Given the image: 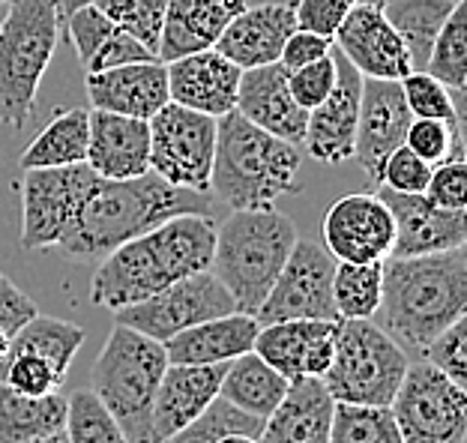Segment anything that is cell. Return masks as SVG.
<instances>
[{
    "instance_id": "50",
    "label": "cell",
    "mask_w": 467,
    "mask_h": 443,
    "mask_svg": "<svg viewBox=\"0 0 467 443\" xmlns=\"http://www.w3.org/2000/svg\"><path fill=\"white\" fill-rule=\"evenodd\" d=\"M36 314H39L36 303L30 300L6 273H0V330L6 335H16L21 326L30 318H36Z\"/></svg>"
},
{
    "instance_id": "44",
    "label": "cell",
    "mask_w": 467,
    "mask_h": 443,
    "mask_svg": "<svg viewBox=\"0 0 467 443\" xmlns=\"http://www.w3.org/2000/svg\"><path fill=\"white\" fill-rule=\"evenodd\" d=\"M63 21H67V36L72 42V48H76L78 63L84 69V67H88V60L99 51L102 42L114 34L111 18L105 15L97 4H88V6L76 9L72 15H67Z\"/></svg>"
},
{
    "instance_id": "17",
    "label": "cell",
    "mask_w": 467,
    "mask_h": 443,
    "mask_svg": "<svg viewBox=\"0 0 467 443\" xmlns=\"http://www.w3.org/2000/svg\"><path fill=\"white\" fill-rule=\"evenodd\" d=\"M413 114L405 102L399 81L387 78H363L359 93V118L354 139V160L366 171L371 183H380V171L392 150L405 144L408 126Z\"/></svg>"
},
{
    "instance_id": "14",
    "label": "cell",
    "mask_w": 467,
    "mask_h": 443,
    "mask_svg": "<svg viewBox=\"0 0 467 443\" xmlns=\"http://www.w3.org/2000/svg\"><path fill=\"white\" fill-rule=\"evenodd\" d=\"M321 237L324 249L336 261H387L396 240V222L389 207L371 189L338 198L321 219Z\"/></svg>"
},
{
    "instance_id": "55",
    "label": "cell",
    "mask_w": 467,
    "mask_h": 443,
    "mask_svg": "<svg viewBox=\"0 0 467 443\" xmlns=\"http://www.w3.org/2000/svg\"><path fill=\"white\" fill-rule=\"evenodd\" d=\"M9 342H13V335H6L4 330H0V366H4L6 354H9Z\"/></svg>"
},
{
    "instance_id": "52",
    "label": "cell",
    "mask_w": 467,
    "mask_h": 443,
    "mask_svg": "<svg viewBox=\"0 0 467 443\" xmlns=\"http://www.w3.org/2000/svg\"><path fill=\"white\" fill-rule=\"evenodd\" d=\"M57 4V13H60V21L67 18V15H72L76 9H81V6H88V4H97V0H55Z\"/></svg>"
},
{
    "instance_id": "28",
    "label": "cell",
    "mask_w": 467,
    "mask_h": 443,
    "mask_svg": "<svg viewBox=\"0 0 467 443\" xmlns=\"http://www.w3.org/2000/svg\"><path fill=\"white\" fill-rule=\"evenodd\" d=\"M258 330L261 324L254 314L231 312L222 314V318H210L204 324L189 326V330L162 342V347L168 363H186V366L231 363L252 351Z\"/></svg>"
},
{
    "instance_id": "29",
    "label": "cell",
    "mask_w": 467,
    "mask_h": 443,
    "mask_svg": "<svg viewBox=\"0 0 467 443\" xmlns=\"http://www.w3.org/2000/svg\"><path fill=\"white\" fill-rule=\"evenodd\" d=\"M288 386H291L288 377L275 372L270 363H264L254 351H249L228 363L219 396L234 407H240L243 414L267 419L279 407Z\"/></svg>"
},
{
    "instance_id": "24",
    "label": "cell",
    "mask_w": 467,
    "mask_h": 443,
    "mask_svg": "<svg viewBox=\"0 0 467 443\" xmlns=\"http://www.w3.org/2000/svg\"><path fill=\"white\" fill-rule=\"evenodd\" d=\"M88 162L105 180H130L150 171V123L114 111H90Z\"/></svg>"
},
{
    "instance_id": "25",
    "label": "cell",
    "mask_w": 467,
    "mask_h": 443,
    "mask_svg": "<svg viewBox=\"0 0 467 443\" xmlns=\"http://www.w3.org/2000/svg\"><path fill=\"white\" fill-rule=\"evenodd\" d=\"M88 97L93 108L99 111L150 120L162 105L171 102V97H168V69L162 60L153 57L105 72H88Z\"/></svg>"
},
{
    "instance_id": "4",
    "label": "cell",
    "mask_w": 467,
    "mask_h": 443,
    "mask_svg": "<svg viewBox=\"0 0 467 443\" xmlns=\"http://www.w3.org/2000/svg\"><path fill=\"white\" fill-rule=\"evenodd\" d=\"M300 147L275 139L249 123L240 111H228L216 126V153L210 171V192L231 210H264L275 198L296 192Z\"/></svg>"
},
{
    "instance_id": "54",
    "label": "cell",
    "mask_w": 467,
    "mask_h": 443,
    "mask_svg": "<svg viewBox=\"0 0 467 443\" xmlns=\"http://www.w3.org/2000/svg\"><path fill=\"white\" fill-rule=\"evenodd\" d=\"M216 443H258V438H252V435H222Z\"/></svg>"
},
{
    "instance_id": "26",
    "label": "cell",
    "mask_w": 467,
    "mask_h": 443,
    "mask_svg": "<svg viewBox=\"0 0 467 443\" xmlns=\"http://www.w3.org/2000/svg\"><path fill=\"white\" fill-rule=\"evenodd\" d=\"M243 6L246 0H168L156 57L171 63L192 51L213 48Z\"/></svg>"
},
{
    "instance_id": "11",
    "label": "cell",
    "mask_w": 467,
    "mask_h": 443,
    "mask_svg": "<svg viewBox=\"0 0 467 443\" xmlns=\"http://www.w3.org/2000/svg\"><path fill=\"white\" fill-rule=\"evenodd\" d=\"M97 177L99 174L88 162L25 171V180H21V249H57Z\"/></svg>"
},
{
    "instance_id": "31",
    "label": "cell",
    "mask_w": 467,
    "mask_h": 443,
    "mask_svg": "<svg viewBox=\"0 0 467 443\" xmlns=\"http://www.w3.org/2000/svg\"><path fill=\"white\" fill-rule=\"evenodd\" d=\"M67 426V398L51 396H25L13 386L0 384V443L34 440Z\"/></svg>"
},
{
    "instance_id": "13",
    "label": "cell",
    "mask_w": 467,
    "mask_h": 443,
    "mask_svg": "<svg viewBox=\"0 0 467 443\" xmlns=\"http://www.w3.org/2000/svg\"><path fill=\"white\" fill-rule=\"evenodd\" d=\"M336 258L321 242L296 240L270 294L258 305V324L275 321H342L333 303Z\"/></svg>"
},
{
    "instance_id": "53",
    "label": "cell",
    "mask_w": 467,
    "mask_h": 443,
    "mask_svg": "<svg viewBox=\"0 0 467 443\" xmlns=\"http://www.w3.org/2000/svg\"><path fill=\"white\" fill-rule=\"evenodd\" d=\"M21 443H69V438H67V431H51V435H42L34 440H21Z\"/></svg>"
},
{
    "instance_id": "20",
    "label": "cell",
    "mask_w": 467,
    "mask_h": 443,
    "mask_svg": "<svg viewBox=\"0 0 467 443\" xmlns=\"http://www.w3.org/2000/svg\"><path fill=\"white\" fill-rule=\"evenodd\" d=\"M165 69H168V97H171V102L201 114H210V118H222V114L234 111L243 69L237 63H231L222 51L216 48L192 51V55L165 63Z\"/></svg>"
},
{
    "instance_id": "56",
    "label": "cell",
    "mask_w": 467,
    "mask_h": 443,
    "mask_svg": "<svg viewBox=\"0 0 467 443\" xmlns=\"http://www.w3.org/2000/svg\"><path fill=\"white\" fill-rule=\"evenodd\" d=\"M357 6H375V9H384L387 0H354Z\"/></svg>"
},
{
    "instance_id": "34",
    "label": "cell",
    "mask_w": 467,
    "mask_h": 443,
    "mask_svg": "<svg viewBox=\"0 0 467 443\" xmlns=\"http://www.w3.org/2000/svg\"><path fill=\"white\" fill-rule=\"evenodd\" d=\"M384 294V261H336L333 303L338 318H375Z\"/></svg>"
},
{
    "instance_id": "57",
    "label": "cell",
    "mask_w": 467,
    "mask_h": 443,
    "mask_svg": "<svg viewBox=\"0 0 467 443\" xmlns=\"http://www.w3.org/2000/svg\"><path fill=\"white\" fill-rule=\"evenodd\" d=\"M0 4H6V0H0Z\"/></svg>"
},
{
    "instance_id": "46",
    "label": "cell",
    "mask_w": 467,
    "mask_h": 443,
    "mask_svg": "<svg viewBox=\"0 0 467 443\" xmlns=\"http://www.w3.org/2000/svg\"><path fill=\"white\" fill-rule=\"evenodd\" d=\"M431 168L426 160H420L410 147L401 144L399 150L389 153V160L384 162V171H380V186H389L396 192H408V195H420L426 192Z\"/></svg>"
},
{
    "instance_id": "32",
    "label": "cell",
    "mask_w": 467,
    "mask_h": 443,
    "mask_svg": "<svg viewBox=\"0 0 467 443\" xmlns=\"http://www.w3.org/2000/svg\"><path fill=\"white\" fill-rule=\"evenodd\" d=\"M459 0H387L384 15L405 42L410 67L426 69L431 46Z\"/></svg>"
},
{
    "instance_id": "35",
    "label": "cell",
    "mask_w": 467,
    "mask_h": 443,
    "mask_svg": "<svg viewBox=\"0 0 467 443\" xmlns=\"http://www.w3.org/2000/svg\"><path fill=\"white\" fill-rule=\"evenodd\" d=\"M426 72L438 78L452 93H464L467 88V6L464 0L455 4L450 18L443 21L438 39L426 60Z\"/></svg>"
},
{
    "instance_id": "30",
    "label": "cell",
    "mask_w": 467,
    "mask_h": 443,
    "mask_svg": "<svg viewBox=\"0 0 467 443\" xmlns=\"http://www.w3.org/2000/svg\"><path fill=\"white\" fill-rule=\"evenodd\" d=\"M88 135H90V111L67 108L55 114L48 126L21 153V171L30 168H60L78 165L88 160Z\"/></svg>"
},
{
    "instance_id": "21",
    "label": "cell",
    "mask_w": 467,
    "mask_h": 443,
    "mask_svg": "<svg viewBox=\"0 0 467 443\" xmlns=\"http://www.w3.org/2000/svg\"><path fill=\"white\" fill-rule=\"evenodd\" d=\"M296 0H264L258 6H243L231 25L216 39V51H222L240 69L275 63L282 55V46L296 30L294 18Z\"/></svg>"
},
{
    "instance_id": "8",
    "label": "cell",
    "mask_w": 467,
    "mask_h": 443,
    "mask_svg": "<svg viewBox=\"0 0 467 443\" xmlns=\"http://www.w3.org/2000/svg\"><path fill=\"white\" fill-rule=\"evenodd\" d=\"M405 372L408 354L375 321L342 318L336 324L333 360L321 384L333 402L389 407Z\"/></svg>"
},
{
    "instance_id": "9",
    "label": "cell",
    "mask_w": 467,
    "mask_h": 443,
    "mask_svg": "<svg viewBox=\"0 0 467 443\" xmlns=\"http://www.w3.org/2000/svg\"><path fill=\"white\" fill-rule=\"evenodd\" d=\"M405 443H464L467 393L431 363L408 366L389 402Z\"/></svg>"
},
{
    "instance_id": "49",
    "label": "cell",
    "mask_w": 467,
    "mask_h": 443,
    "mask_svg": "<svg viewBox=\"0 0 467 443\" xmlns=\"http://www.w3.org/2000/svg\"><path fill=\"white\" fill-rule=\"evenodd\" d=\"M153 57L156 55H153L150 48H144L135 36L123 34V30L114 27V34L105 39L97 55L88 60V67H84V76H88V72H105V69H114V67H126V63L153 60Z\"/></svg>"
},
{
    "instance_id": "42",
    "label": "cell",
    "mask_w": 467,
    "mask_h": 443,
    "mask_svg": "<svg viewBox=\"0 0 467 443\" xmlns=\"http://www.w3.org/2000/svg\"><path fill=\"white\" fill-rule=\"evenodd\" d=\"M0 384L13 386L16 393L25 396H51L60 393V386L67 384V375L42 356L6 354L4 366H0Z\"/></svg>"
},
{
    "instance_id": "18",
    "label": "cell",
    "mask_w": 467,
    "mask_h": 443,
    "mask_svg": "<svg viewBox=\"0 0 467 443\" xmlns=\"http://www.w3.org/2000/svg\"><path fill=\"white\" fill-rule=\"evenodd\" d=\"M333 46L354 63L363 78L401 81L408 72H413L405 42L387 21L384 9L354 4L336 30Z\"/></svg>"
},
{
    "instance_id": "48",
    "label": "cell",
    "mask_w": 467,
    "mask_h": 443,
    "mask_svg": "<svg viewBox=\"0 0 467 443\" xmlns=\"http://www.w3.org/2000/svg\"><path fill=\"white\" fill-rule=\"evenodd\" d=\"M350 6H354V0H296L294 18L300 30L333 39Z\"/></svg>"
},
{
    "instance_id": "16",
    "label": "cell",
    "mask_w": 467,
    "mask_h": 443,
    "mask_svg": "<svg viewBox=\"0 0 467 443\" xmlns=\"http://www.w3.org/2000/svg\"><path fill=\"white\" fill-rule=\"evenodd\" d=\"M336 57V84L327 93L324 102L306 114V135L303 147L312 160L338 165L354 160V139H357V118H359V93H363V76L354 69L342 51L333 46Z\"/></svg>"
},
{
    "instance_id": "33",
    "label": "cell",
    "mask_w": 467,
    "mask_h": 443,
    "mask_svg": "<svg viewBox=\"0 0 467 443\" xmlns=\"http://www.w3.org/2000/svg\"><path fill=\"white\" fill-rule=\"evenodd\" d=\"M84 330L78 324L60 321V318H46L36 314L30 318L9 342V354H34L57 366L63 375H69V366L76 360L78 347L84 345Z\"/></svg>"
},
{
    "instance_id": "7",
    "label": "cell",
    "mask_w": 467,
    "mask_h": 443,
    "mask_svg": "<svg viewBox=\"0 0 467 443\" xmlns=\"http://www.w3.org/2000/svg\"><path fill=\"white\" fill-rule=\"evenodd\" d=\"M0 18V123L25 129L60 36L55 0H6Z\"/></svg>"
},
{
    "instance_id": "23",
    "label": "cell",
    "mask_w": 467,
    "mask_h": 443,
    "mask_svg": "<svg viewBox=\"0 0 467 443\" xmlns=\"http://www.w3.org/2000/svg\"><path fill=\"white\" fill-rule=\"evenodd\" d=\"M225 368L228 363H213V366L168 363L153 402V423H150L153 443L171 438L174 431L189 426L195 417H201L216 402Z\"/></svg>"
},
{
    "instance_id": "6",
    "label": "cell",
    "mask_w": 467,
    "mask_h": 443,
    "mask_svg": "<svg viewBox=\"0 0 467 443\" xmlns=\"http://www.w3.org/2000/svg\"><path fill=\"white\" fill-rule=\"evenodd\" d=\"M168 368L162 342L117 324L93 363L90 386L130 443H153V402Z\"/></svg>"
},
{
    "instance_id": "5",
    "label": "cell",
    "mask_w": 467,
    "mask_h": 443,
    "mask_svg": "<svg viewBox=\"0 0 467 443\" xmlns=\"http://www.w3.org/2000/svg\"><path fill=\"white\" fill-rule=\"evenodd\" d=\"M296 240L294 222L273 207L231 210V216L216 225L210 273L228 288L237 312H258Z\"/></svg>"
},
{
    "instance_id": "1",
    "label": "cell",
    "mask_w": 467,
    "mask_h": 443,
    "mask_svg": "<svg viewBox=\"0 0 467 443\" xmlns=\"http://www.w3.org/2000/svg\"><path fill=\"white\" fill-rule=\"evenodd\" d=\"M216 246V222L210 213H180L147 234L120 242L93 273L90 300L117 312L153 297L192 273L210 270Z\"/></svg>"
},
{
    "instance_id": "2",
    "label": "cell",
    "mask_w": 467,
    "mask_h": 443,
    "mask_svg": "<svg viewBox=\"0 0 467 443\" xmlns=\"http://www.w3.org/2000/svg\"><path fill=\"white\" fill-rule=\"evenodd\" d=\"M210 210H213L210 192L171 186L153 171L130 180L97 177L57 249L69 258H105L120 242L147 234L165 219L180 213H210Z\"/></svg>"
},
{
    "instance_id": "41",
    "label": "cell",
    "mask_w": 467,
    "mask_h": 443,
    "mask_svg": "<svg viewBox=\"0 0 467 443\" xmlns=\"http://www.w3.org/2000/svg\"><path fill=\"white\" fill-rule=\"evenodd\" d=\"M405 147H410L429 165H441L447 160H464V132L459 126L443 120L413 118L405 135Z\"/></svg>"
},
{
    "instance_id": "15",
    "label": "cell",
    "mask_w": 467,
    "mask_h": 443,
    "mask_svg": "<svg viewBox=\"0 0 467 443\" xmlns=\"http://www.w3.org/2000/svg\"><path fill=\"white\" fill-rule=\"evenodd\" d=\"M380 201L389 207L396 222L389 258H420L434 252H450L467 240V210H447L429 201L426 192L408 195L389 186H375Z\"/></svg>"
},
{
    "instance_id": "3",
    "label": "cell",
    "mask_w": 467,
    "mask_h": 443,
    "mask_svg": "<svg viewBox=\"0 0 467 443\" xmlns=\"http://www.w3.org/2000/svg\"><path fill=\"white\" fill-rule=\"evenodd\" d=\"M467 309V252L464 246L420 258L384 261L380 330L401 351L422 354Z\"/></svg>"
},
{
    "instance_id": "51",
    "label": "cell",
    "mask_w": 467,
    "mask_h": 443,
    "mask_svg": "<svg viewBox=\"0 0 467 443\" xmlns=\"http://www.w3.org/2000/svg\"><path fill=\"white\" fill-rule=\"evenodd\" d=\"M333 51V39L327 36H317V34H309V30H300L296 27L294 34L288 36V42L282 46V55H279V63L288 72L306 67V63H315L327 57Z\"/></svg>"
},
{
    "instance_id": "45",
    "label": "cell",
    "mask_w": 467,
    "mask_h": 443,
    "mask_svg": "<svg viewBox=\"0 0 467 443\" xmlns=\"http://www.w3.org/2000/svg\"><path fill=\"white\" fill-rule=\"evenodd\" d=\"M333 84H336V57H333V51L327 57H321V60L306 63V67L288 72L291 97L306 111L315 108L317 102H324L327 93L333 90Z\"/></svg>"
},
{
    "instance_id": "10",
    "label": "cell",
    "mask_w": 467,
    "mask_h": 443,
    "mask_svg": "<svg viewBox=\"0 0 467 443\" xmlns=\"http://www.w3.org/2000/svg\"><path fill=\"white\" fill-rule=\"evenodd\" d=\"M147 123H150V171L171 186L210 192L219 118L168 102Z\"/></svg>"
},
{
    "instance_id": "37",
    "label": "cell",
    "mask_w": 467,
    "mask_h": 443,
    "mask_svg": "<svg viewBox=\"0 0 467 443\" xmlns=\"http://www.w3.org/2000/svg\"><path fill=\"white\" fill-rule=\"evenodd\" d=\"M401 84V93H405V102L413 118H426V120H443V123H452L462 129V120H464V111H462V99L464 93H452L450 88L429 76L426 69H413L408 72L405 78L399 81Z\"/></svg>"
},
{
    "instance_id": "39",
    "label": "cell",
    "mask_w": 467,
    "mask_h": 443,
    "mask_svg": "<svg viewBox=\"0 0 467 443\" xmlns=\"http://www.w3.org/2000/svg\"><path fill=\"white\" fill-rule=\"evenodd\" d=\"M264 419L243 414L240 407H234L225 398H216L204 414L195 417L192 423L174 431L171 438H165L162 443H216L222 435H261Z\"/></svg>"
},
{
    "instance_id": "47",
    "label": "cell",
    "mask_w": 467,
    "mask_h": 443,
    "mask_svg": "<svg viewBox=\"0 0 467 443\" xmlns=\"http://www.w3.org/2000/svg\"><path fill=\"white\" fill-rule=\"evenodd\" d=\"M426 198L438 207L447 210H464L467 207V162L464 160H447L431 168Z\"/></svg>"
},
{
    "instance_id": "12",
    "label": "cell",
    "mask_w": 467,
    "mask_h": 443,
    "mask_svg": "<svg viewBox=\"0 0 467 443\" xmlns=\"http://www.w3.org/2000/svg\"><path fill=\"white\" fill-rule=\"evenodd\" d=\"M237 312V303L210 270L192 273L168 288L156 291L153 297L132 303L114 312V321L150 335L156 342H168L171 335L189 330L195 324Z\"/></svg>"
},
{
    "instance_id": "19",
    "label": "cell",
    "mask_w": 467,
    "mask_h": 443,
    "mask_svg": "<svg viewBox=\"0 0 467 443\" xmlns=\"http://www.w3.org/2000/svg\"><path fill=\"white\" fill-rule=\"evenodd\" d=\"M338 321H275L264 324L252 351L288 381L321 377L333 360Z\"/></svg>"
},
{
    "instance_id": "22",
    "label": "cell",
    "mask_w": 467,
    "mask_h": 443,
    "mask_svg": "<svg viewBox=\"0 0 467 443\" xmlns=\"http://www.w3.org/2000/svg\"><path fill=\"white\" fill-rule=\"evenodd\" d=\"M234 111H240L249 123L273 132L275 139H285L300 147L306 135V108L296 105L288 88V69L275 63L243 69L237 102Z\"/></svg>"
},
{
    "instance_id": "38",
    "label": "cell",
    "mask_w": 467,
    "mask_h": 443,
    "mask_svg": "<svg viewBox=\"0 0 467 443\" xmlns=\"http://www.w3.org/2000/svg\"><path fill=\"white\" fill-rule=\"evenodd\" d=\"M63 431H67L69 443H130L93 389H78L67 398V426H63Z\"/></svg>"
},
{
    "instance_id": "43",
    "label": "cell",
    "mask_w": 467,
    "mask_h": 443,
    "mask_svg": "<svg viewBox=\"0 0 467 443\" xmlns=\"http://www.w3.org/2000/svg\"><path fill=\"white\" fill-rule=\"evenodd\" d=\"M422 356L434 368H441L443 375L455 381L459 386H467V318L462 314L459 321H452L447 330L422 347Z\"/></svg>"
},
{
    "instance_id": "40",
    "label": "cell",
    "mask_w": 467,
    "mask_h": 443,
    "mask_svg": "<svg viewBox=\"0 0 467 443\" xmlns=\"http://www.w3.org/2000/svg\"><path fill=\"white\" fill-rule=\"evenodd\" d=\"M97 6L111 18L117 30L135 36L144 48H150L156 55L168 0H97Z\"/></svg>"
},
{
    "instance_id": "27",
    "label": "cell",
    "mask_w": 467,
    "mask_h": 443,
    "mask_svg": "<svg viewBox=\"0 0 467 443\" xmlns=\"http://www.w3.org/2000/svg\"><path fill=\"white\" fill-rule=\"evenodd\" d=\"M333 405L321 377L291 381L279 407L264 419L258 443H330Z\"/></svg>"
},
{
    "instance_id": "36",
    "label": "cell",
    "mask_w": 467,
    "mask_h": 443,
    "mask_svg": "<svg viewBox=\"0 0 467 443\" xmlns=\"http://www.w3.org/2000/svg\"><path fill=\"white\" fill-rule=\"evenodd\" d=\"M330 443H405L396 417L384 405H333Z\"/></svg>"
}]
</instances>
